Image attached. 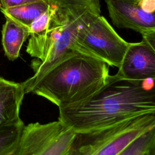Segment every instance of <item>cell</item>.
Masks as SVG:
<instances>
[{
	"instance_id": "cell-1",
	"label": "cell",
	"mask_w": 155,
	"mask_h": 155,
	"mask_svg": "<svg viewBox=\"0 0 155 155\" xmlns=\"http://www.w3.org/2000/svg\"><path fill=\"white\" fill-rule=\"evenodd\" d=\"M154 80L134 81L111 75L109 82L93 96L59 107L58 120L75 133H82L154 114Z\"/></svg>"
},
{
	"instance_id": "cell-2",
	"label": "cell",
	"mask_w": 155,
	"mask_h": 155,
	"mask_svg": "<svg viewBox=\"0 0 155 155\" xmlns=\"http://www.w3.org/2000/svg\"><path fill=\"white\" fill-rule=\"evenodd\" d=\"M50 16L45 29L30 35L26 51L35 58L33 75L22 82L25 93L50 70L76 52L74 41L79 27L93 13H101L99 0H47Z\"/></svg>"
},
{
	"instance_id": "cell-3",
	"label": "cell",
	"mask_w": 155,
	"mask_h": 155,
	"mask_svg": "<svg viewBox=\"0 0 155 155\" xmlns=\"http://www.w3.org/2000/svg\"><path fill=\"white\" fill-rule=\"evenodd\" d=\"M109 65L92 56L76 52L50 70L30 93L59 107L84 101L110 81Z\"/></svg>"
},
{
	"instance_id": "cell-4",
	"label": "cell",
	"mask_w": 155,
	"mask_h": 155,
	"mask_svg": "<svg viewBox=\"0 0 155 155\" xmlns=\"http://www.w3.org/2000/svg\"><path fill=\"white\" fill-rule=\"evenodd\" d=\"M154 128L155 113L104 128L76 133L67 155H119L134 140Z\"/></svg>"
},
{
	"instance_id": "cell-5",
	"label": "cell",
	"mask_w": 155,
	"mask_h": 155,
	"mask_svg": "<svg viewBox=\"0 0 155 155\" xmlns=\"http://www.w3.org/2000/svg\"><path fill=\"white\" fill-rule=\"evenodd\" d=\"M99 13H93L78 30L74 47L76 51L119 68L130 45Z\"/></svg>"
},
{
	"instance_id": "cell-6",
	"label": "cell",
	"mask_w": 155,
	"mask_h": 155,
	"mask_svg": "<svg viewBox=\"0 0 155 155\" xmlns=\"http://www.w3.org/2000/svg\"><path fill=\"white\" fill-rule=\"evenodd\" d=\"M76 133L59 120L24 125L16 155H67Z\"/></svg>"
},
{
	"instance_id": "cell-7",
	"label": "cell",
	"mask_w": 155,
	"mask_h": 155,
	"mask_svg": "<svg viewBox=\"0 0 155 155\" xmlns=\"http://www.w3.org/2000/svg\"><path fill=\"white\" fill-rule=\"evenodd\" d=\"M113 24L142 35L155 32V0H105Z\"/></svg>"
},
{
	"instance_id": "cell-8",
	"label": "cell",
	"mask_w": 155,
	"mask_h": 155,
	"mask_svg": "<svg viewBox=\"0 0 155 155\" xmlns=\"http://www.w3.org/2000/svg\"><path fill=\"white\" fill-rule=\"evenodd\" d=\"M116 74L130 81L154 79L155 33L142 35L141 42L130 44Z\"/></svg>"
},
{
	"instance_id": "cell-9",
	"label": "cell",
	"mask_w": 155,
	"mask_h": 155,
	"mask_svg": "<svg viewBox=\"0 0 155 155\" xmlns=\"http://www.w3.org/2000/svg\"><path fill=\"white\" fill-rule=\"evenodd\" d=\"M25 94L22 82L0 77V127L22 122L19 113Z\"/></svg>"
},
{
	"instance_id": "cell-10",
	"label": "cell",
	"mask_w": 155,
	"mask_h": 155,
	"mask_svg": "<svg viewBox=\"0 0 155 155\" xmlns=\"http://www.w3.org/2000/svg\"><path fill=\"white\" fill-rule=\"evenodd\" d=\"M2 26V45L8 60L13 61L19 56L22 45L30 35L29 28L10 18Z\"/></svg>"
},
{
	"instance_id": "cell-11",
	"label": "cell",
	"mask_w": 155,
	"mask_h": 155,
	"mask_svg": "<svg viewBox=\"0 0 155 155\" xmlns=\"http://www.w3.org/2000/svg\"><path fill=\"white\" fill-rule=\"evenodd\" d=\"M47 0H40L7 9H0L5 18H10L30 28L32 22L48 9Z\"/></svg>"
},
{
	"instance_id": "cell-12",
	"label": "cell",
	"mask_w": 155,
	"mask_h": 155,
	"mask_svg": "<svg viewBox=\"0 0 155 155\" xmlns=\"http://www.w3.org/2000/svg\"><path fill=\"white\" fill-rule=\"evenodd\" d=\"M24 125L22 121L0 127V155H8L16 151Z\"/></svg>"
},
{
	"instance_id": "cell-13",
	"label": "cell",
	"mask_w": 155,
	"mask_h": 155,
	"mask_svg": "<svg viewBox=\"0 0 155 155\" xmlns=\"http://www.w3.org/2000/svg\"><path fill=\"white\" fill-rule=\"evenodd\" d=\"M154 145H155V128L134 140L119 155H144Z\"/></svg>"
},
{
	"instance_id": "cell-14",
	"label": "cell",
	"mask_w": 155,
	"mask_h": 155,
	"mask_svg": "<svg viewBox=\"0 0 155 155\" xmlns=\"http://www.w3.org/2000/svg\"><path fill=\"white\" fill-rule=\"evenodd\" d=\"M50 16V10L48 7V9L37 18L31 24L29 30L30 35L38 34L43 31L48 24Z\"/></svg>"
},
{
	"instance_id": "cell-15",
	"label": "cell",
	"mask_w": 155,
	"mask_h": 155,
	"mask_svg": "<svg viewBox=\"0 0 155 155\" xmlns=\"http://www.w3.org/2000/svg\"><path fill=\"white\" fill-rule=\"evenodd\" d=\"M40 0H0V9H7Z\"/></svg>"
},
{
	"instance_id": "cell-16",
	"label": "cell",
	"mask_w": 155,
	"mask_h": 155,
	"mask_svg": "<svg viewBox=\"0 0 155 155\" xmlns=\"http://www.w3.org/2000/svg\"><path fill=\"white\" fill-rule=\"evenodd\" d=\"M144 155H155V145H153L145 154Z\"/></svg>"
}]
</instances>
